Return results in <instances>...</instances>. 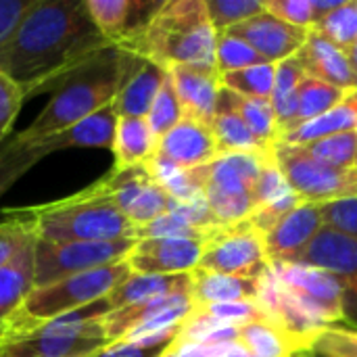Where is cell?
Wrapping results in <instances>:
<instances>
[{"instance_id":"cell-1","label":"cell","mask_w":357,"mask_h":357,"mask_svg":"<svg viewBox=\"0 0 357 357\" xmlns=\"http://www.w3.org/2000/svg\"><path fill=\"white\" fill-rule=\"evenodd\" d=\"M113 46L88 15L86 0H36L0 46V71L25 98L52 92L69 73Z\"/></svg>"},{"instance_id":"cell-2","label":"cell","mask_w":357,"mask_h":357,"mask_svg":"<svg viewBox=\"0 0 357 357\" xmlns=\"http://www.w3.org/2000/svg\"><path fill=\"white\" fill-rule=\"evenodd\" d=\"M134 61L136 54L117 46H109L86 61L52 90L48 105L23 132L15 136V140L27 142L59 134L111 105Z\"/></svg>"},{"instance_id":"cell-3","label":"cell","mask_w":357,"mask_h":357,"mask_svg":"<svg viewBox=\"0 0 357 357\" xmlns=\"http://www.w3.org/2000/svg\"><path fill=\"white\" fill-rule=\"evenodd\" d=\"M215 44L218 31L209 21L205 0H169L121 50L172 71L176 67H215Z\"/></svg>"},{"instance_id":"cell-4","label":"cell","mask_w":357,"mask_h":357,"mask_svg":"<svg viewBox=\"0 0 357 357\" xmlns=\"http://www.w3.org/2000/svg\"><path fill=\"white\" fill-rule=\"evenodd\" d=\"M13 209L27 218L36 238L46 243H100L136 238V228L132 222L96 184L52 203Z\"/></svg>"},{"instance_id":"cell-5","label":"cell","mask_w":357,"mask_h":357,"mask_svg":"<svg viewBox=\"0 0 357 357\" xmlns=\"http://www.w3.org/2000/svg\"><path fill=\"white\" fill-rule=\"evenodd\" d=\"M111 312L100 299L77 312L59 316L23 333H4L0 357H90L109 345L102 318Z\"/></svg>"},{"instance_id":"cell-6","label":"cell","mask_w":357,"mask_h":357,"mask_svg":"<svg viewBox=\"0 0 357 357\" xmlns=\"http://www.w3.org/2000/svg\"><path fill=\"white\" fill-rule=\"evenodd\" d=\"M132 274L126 261L96 268L46 287H33L21 307L6 320V333H23L59 316L88 307L105 299Z\"/></svg>"},{"instance_id":"cell-7","label":"cell","mask_w":357,"mask_h":357,"mask_svg":"<svg viewBox=\"0 0 357 357\" xmlns=\"http://www.w3.org/2000/svg\"><path fill=\"white\" fill-rule=\"evenodd\" d=\"M117 111L115 105H107L100 111L92 113L84 121L46 136L36 138L27 142H17L0 155V195H4L15 180H19L31 165H36L40 159L48 157L50 153L63 151V149H107L111 151L115 126H117Z\"/></svg>"},{"instance_id":"cell-8","label":"cell","mask_w":357,"mask_h":357,"mask_svg":"<svg viewBox=\"0 0 357 357\" xmlns=\"http://www.w3.org/2000/svg\"><path fill=\"white\" fill-rule=\"evenodd\" d=\"M272 153L222 155L209 163L203 197L218 226L238 224L253 213L255 184L266 157Z\"/></svg>"},{"instance_id":"cell-9","label":"cell","mask_w":357,"mask_h":357,"mask_svg":"<svg viewBox=\"0 0 357 357\" xmlns=\"http://www.w3.org/2000/svg\"><path fill=\"white\" fill-rule=\"evenodd\" d=\"M274 157L289 188L303 203L326 205L357 197L356 169L328 165L293 144H276Z\"/></svg>"},{"instance_id":"cell-10","label":"cell","mask_w":357,"mask_h":357,"mask_svg":"<svg viewBox=\"0 0 357 357\" xmlns=\"http://www.w3.org/2000/svg\"><path fill=\"white\" fill-rule=\"evenodd\" d=\"M136 238L100 243H33V287H46L96 268L126 261Z\"/></svg>"},{"instance_id":"cell-11","label":"cell","mask_w":357,"mask_h":357,"mask_svg":"<svg viewBox=\"0 0 357 357\" xmlns=\"http://www.w3.org/2000/svg\"><path fill=\"white\" fill-rule=\"evenodd\" d=\"M197 268L226 276L259 278L270 268L264 236L249 220L218 226L207 234Z\"/></svg>"},{"instance_id":"cell-12","label":"cell","mask_w":357,"mask_h":357,"mask_svg":"<svg viewBox=\"0 0 357 357\" xmlns=\"http://www.w3.org/2000/svg\"><path fill=\"white\" fill-rule=\"evenodd\" d=\"M270 270L316 324L326 328L345 318L347 289L337 276L295 261H274Z\"/></svg>"},{"instance_id":"cell-13","label":"cell","mask_w":357,"mask_h":357,"mask_svg":"<svg viewBox=\"0 0 357 357\" xmlns=\"http://www.w3.org/2000/svg\"><path fill=\"white\" fill-rule=\"evenodd\" d=\"M132 222L138 230L163 213L172 211L174 199L153 180L146 165L128 169H111L105 178L94 182Z\"/></svg>"},{"instance_id":"cell-14","label":"cell","mask_w":357,"mask_h":357,"mask_svg":"<svg viewBox=\"0 0 357 357\" xmlns=\"http://www.w3.org/2000/svg\"><path fill=\"white\" fill-rule=\"evenodd\" d=\"M203 243L195 238H142L136 241L126 264L132 274H190L199 266Z\"/></svg>"},{"instance_id":"cell-15","label":"cell","mask_w":357,"mask_h":357,"mask_svg":"<svg viewBox=\"0 0 357 357\" xmlns=\"http://www.w3.org/2000/svg\"><path fill=\"white\" fill-rule=\"evenodd\" d=\"M228 36L241 38L243 42H247L255 52H259L268 63H280L287 61L291 56H295L301 46L307 40L310 29L305 27H297L291 25L274 15H270L266 8L264 13L230 27L228 31H224Z\"/></svg>"},{"instance_id":"cell-16","label":"cell","mask_w":357,"mask_h":357,"mask_svg":"<svg viewBox=\"0 0 357 357\" xmlns=\"http://www.w3.org/2000/svg\"><path fill=\"white\" fill-rule=\"evenodd\" d=\"M163 2L146 0H86V8L98 31L117 48L132 44L161 8Z\"/></svg>"},{"instance_id":"cell-17","label":"cell","mask_w":357,"mask_h":357,"mask_svg":"<svg viewBox=\"0 0 357 357\" xmlns=\"http://www.w3.org/2000/svg\"><path fill=\"white\" fill-rule=\"evenodd\" d=\"M322 228L324 218L320 205L299 203L272 230L264 234L268 261H297Z\"/></svg>"},{"instance_id":"cell-18","label":"cell","mask_w":357,"mask_h":357,"mask_svg":"<svg viewBox=\"0 0 357 357\" xmlns=\"http://www.w3.org/2000/svg\"><path fill=\"white\" fill-rule=\"evenodd\" d=\"M157 155L180 169H197L213 163L220 157V151L211 126L182 117L178 126L159 138Z\"/></svg>"},{"instance_id":"cell-19","label":"cell","mask_w":357,"mask_h":357,"mask_svg":"<svg viewBox=\"0 0 357 357\" xmlns=\"http://www.w3.org/2000/svg\"><path fill=\"white\" fill-rule=\"evenodd\" d=\"M295 264L324 270L357 293V241L339 230L324 226Z\"/></svg>"},{"instance_id":"cell-20","label":"cell","mask_w":357,"mask_h":357,"mask_svg":"<svg viewBox=\"0 0 357 357\" xmlns=\"http://www.w3.org/2000/svg\"><path fill=\"white\" fill-rule=\"evenodd\" d=\"M169 75L184 117L211 126L222 90V75L218 67H176Z\"/></svg>"},{"instance_id":"cell-21","label":"cell","mask_w":357,"mask_h":357,"mask_svg":"<svg viewBox=\"0 0 357 357\" xmlns=\"http://www.w3.org/2000/svg\"><path fill=\"white\" fill-rule=\"evenodd\" d=\"M295 56L307 75L345 90H357V75L345 50L335 46L316 29H310L305 44Z\"/></svg>"},{"instance_id":"cell-22","label":"cell","mask_w":357,"mask_h":357,"mask_svg":"<svg viewBox=\"0 0 357 357\" xmlns=\"http://www.w3.org/2000/svg\"><path fill=\"white\" fill-rule=\"evenodd\" d=\"M167 71L153 61L136 56L128 77L123 79L113 105L119 117H146Z\"/></svg>"},{"instance_id":"cell-23","label":"cell","mask_w":357,"mask_h":357,"mask_svg":"<svg viewBox=\"0 0 357 357\" xmlns=\"http://www.w3.org/2000/svg\"><path fill=\"white\" fill-rule=\"evenodd\" d=\"M259 278L226 276L195 268L190 272V299L192 307H205L215 303L257 301Z\"/></svg>"},{"instance_id":"cell-24","label":"cell","mask_w":357,"mask_h":357,"mask_svg":"<svg viewBox=\"0 0 357 357\" xmlns=\"http://www.w3.org/2000/svg\"><path fill=\"white\" fill-rule=\"evenodd\" d=\"M157 136L153 134L146 117H119L111 142L115 169L144 165L157 153Z\"/></svg>"},{"instance_id":"cell-25","label":"cell","mask_w":357,"mask_h":357,"mask_svg":"<svg viewBox=\"0 0 357 357\" xmlns=\"http://www.w3.org/2000/svg\"><path fill=\"white\" fill-rule=\"evenodd\" d=\"M190 293V274L157 276V274H130L119 287H115L105 299L113 310L144 303L157 297Z\"/></svg>"},{"instance_id":"cell-26","label":"cell","mask_w":357,"mask_h":357,"mask_svg":"<svg viewBox=\"0 0 357 357\" xmlns=\"http://www.w3.org/2000/svg\"><path fill=\"white\" fill-rule=\"evenodd\" d=\"M305 77V71L297 56L276 63V79L270 96V105L278 126V140L297 128V111H299V88Z\"/></svg>"},{"instance_id":"cell-27","label":"cell","mask_w":357,"mask_h":357,"mask_svg":"<svg viewBox=\"0 0 357 357\" xmlns=\"http://www.w3.org/2000/svg\"><path fill=\"white\" fill-rule=\"evenodd\" d=\"M211 132H213V138L218 142L220 157L222 155H236V153L264 155V153L274 151V146H268L259 138L253 136V132L247 128V123L241 119V115L222 98V94L218 98L215 115L211 119Z\"/></svg>"},{"instance_id":"cell-28","label":"cell","mask_w":357,"mask_h":357,"mask_svg":"<svg viewBox=\"0 0 357 357\" xmlns=\"http://www.w3.org/2000/svg\"><path fill=\"white\" fill-rule=\"evenodd\" d=\"M345 132H357V90H354L343 102H339L328 113L297 126L289 134H284L276 144H307L326 136L345 134Z\"/></svg>"},{"instance_id":"cell-29","label":"cell","mask_w":357,"mask_h":357,"mask_svg":"<svg viewBox=\"0 0 357 357\" xmlns=\"http://www.w3.org/2000/svg\"><path fill=\"white\" fill-rule=\"evenodd\" d=\"M33 289V245L0 268V322H6Z\"/></svg>"},{"instance_id":"cell-30","label":"cell","mask_w":357,"mask_h":357,"mask_svg":"<svg viewBox=\"0 0 357 357\" xmlns=\"http://www.w3.org/2000/svg\"><path fill=\"white\" fill-rule=\"evenodd\" d=\"M251 356L255 357H312L299 343H295L274 322H251L241 326L236 339Z\"/></svg>"},{"instance_id":"cell-31","label":"cell","mask_w":357,"mask_h":357,"mask_svg":"<svg viewBox=\"0 0 357 357\" xmlns=\"http://www.w3.org/2000/svg\"><path fill=\"white\" fill-rule=\"evenodd\" d=\"M220 94L241 115V119L247 123V128L253 132L255 138H259L268 146H276V142H278V126H276V117H274L270 100L241 96L236 92L226 90L224 86H222Z\"/></svg>"},{"instance_id":"cell-32","label":"cell","mask_w":357,"mask_h":357,"mask_svg":"<svg viewBox=\"0 0 357 357\" xmlns=\"http://www.w3.org/2000/svg\"><path fill=\"white\" fill-rule=\"evenodd\" d=\"M354 90H345L333 84H326L322 79H316L305 73L301 88H299V111H297V126L307 123L331 109H335L339 102H343Z\"/></svg>"},{"instance_id":"cell-33","label":"cell","mask_w":357,"mask_h":357,"mask_svg":"<svg viewBox=\"0 0 357 357\" xmlns=\"http://www.w3.org/2000/svg\"><path fill=\"white\" fill-rule=\"evenodd\" d=\"M276 79V65L264 63L255 67H247L241 71H230L222 75V86L230 92H236L241 96L249 98H261L270 100Z\"/></svg>"},{"instance_id":"cell-34","label":"cell","mask_w":357,"mask_h":357,"mask_svg":"<svg viewBox=\"0 0 357 357\" xmlns=\"http://www.w3.org/2000/svg\"><path fill=\"white\" fill-rule=\"evenodd\" d=\"M312 29L322 33L341 50L351 48L357 42V0H345L339 8L322 17Z\"/></svg>"},{"instance_id":"cell-35","label":"cell","mask_w":357,"mask_h":357,"mask_svg":"<svg viewBox=\"0 0 357 357\" xmlns=\"http://www.w3.org/2000/svg\"><path fill=\"white\" fill-rule=\"evenodd\" d=\"M303 151H307L312 157L341 167V169H354L357 157V132H345V134H335L326 136L307 144H299Z\"/></svg>"},{"instance_id":"cell-36","label":"cell","mask_w":357,"mask_h":357,"mask_svg":"<svg viewBox=\"0 0 357 357\" xmlns=\"http://www.w3.org/2000/svg\"><path fill=\"white\" fill-rule=\"evenodd\" d=\"M184 113H182V105L178 100V94H176V88H174V82H172V75L167 71V77L165 82L161 84L149 113H146V121L153 130V134L157 136V140L161 136H165L174 126H178L182 121Z\"/></svg>"},{"instance_id":"cell-37","label":"cell","mask_w":357,"mask_h":357,"mask_svg":"<svg viewBox=\"0 0 357 357\" xmlns=\"http://www.w3.org/2000/svg\"><path fill=\"white\" fill-rule=\"evenodd\" d=\"M264 63H268V61L259 52H255L247 42H243L241 38H234L228 33L218 36L215 67H218L220 75L230 73V71H241L247 67H255V65H264Z\"/></svg>"},{"instance_id":"cell-38","label":"cell","mask_w":357,"mask_h":357,"mask_svg":"<svg viewBox=\"0 0 357 357\" xmlns=\"http://www.w3.org/2000/svg\"><path fill=\"white\" fill-rule=\"evenodd\" d=\"M4 215L6 220L0 222V268L36 243V234L27 218L19 215L15 209H4Z\"/></svg>"},{"instance_id":"cell-39","label":"cell","mask_w":357,"mask_h":357,"mask_svg":"<svg viewBox=\"0 0 357 357\" xmlns=\"http://www.w3.org/2000/svg\"><path fill=\"white\" fill-rule=\"evenodd\" d=\"M205 6L218 36L264 13V2L259 0H205Z\"/></svg>"},{"instance_id":"cell-40","label":"cell","mask_w":357,"mask_h":357,"mask_svg":"<svg viewBox=\"0 0 357 357\" xmlns=\"http://www.w3.org/2000/svg\"><path fill=\"white\" fill-rule=\"evenodd\" d=\"M211 230H199L190 226L180 213L167 211L161 218L153 220L151 224L142 226L136 230V241L142 238H195V241H205Z\"/></svg>"},{"instance_id":"cell-41","label":"cell","mask_w":357,"mask_h":357,"mask_svg":"<svg viewBox=\"0 0 357 357\" xmlns=\"http://www.w3.org/2000/svg\"><path fill=\"white\" fill-rule=\"evenodd\" d=\"M178 333H165L157 337H149L142 341H117L109 343L90 357H163L169 345L176 341Z\"/></svg>"},{"instance_id":"cell-42","label":"cell","mask_w":357,"mask_h":357,"mask_svg":"<svg viewBox=\"0 0 357 357\" xmlns=\"http://www.w3.org/2000/svg\"><path fill=\"white\" fill-rule=\"evenodd\" d=\"M312 354L318 357H357V331L326 326L314 341Z\"/></svg>"},{"instance_id":"cell-43","label":"cell","mask_w":357,"mask_h":357,"mask_svg":"<svg viewBox=\"0 0 357 357\" xmlns=\"http://www.w3.org/2000/svg\"><path fill=\"white\" fill-rule=\"evenodd\" d=\"M299 203H303L293 190H289L287 195H282V197H278V199H274V201H270V203H266V205H261V207H257V209H253V213L247 218L251 224H253V228L264 236L268 230H272L287 213H291Z\"/></svg>"},{"instance_id":"cell-44","label":"cell","mask_w":357,"mask_h":357,"mask_svg":"<svg viewBox=\"0 0 357 357\" xmlns=\"http://www.w3.org/2000/svg\"><path fill=\"white\" fill-rule=\"evenodd\" d=\"M291 188L276 163V157L274 153L270 157H266L264 165H261V172H259V178H257V184H255V209L287 195Z\"/></svg>"},{"instance_id":"cell-45","label":"cell","mask_w":357,"mask_h":357,"mask_svg":"<svg viewBox=\"0 0 357 357\" xmlns=\"http://www.w3.org/2000/svg\"><path fill=\"white\" fill-rule=\"evenodd\" d=\"M264 8L297 27L312 29L316 25V13L312 0H264Z\"/></svg>"},{"instance_id":"cell-46","label":"cell","mask_w":357,"mask_h":357,"mask_svg":"<svg viewBox=\"0 0 357 357\" xmlns=\"http://www.w3.org/2000/svg\"><path fill=\"white\" fill-rule=\"evenodd\" d=\"M320 211L324 218V226L357 241V197L320 205Z\"/></svg>"},{"instance_id":"cell-47","label":"cell","mask_w":357,"mask_h":357,"mask_svg":"<svg viewBox=\"0 0 357 357\" xmlns=\"http://www.w3.org/2000/svg\"><path fill=\"white\" fill-rule=\"evenodd\" d=\"M23 100H25V94L21 86H17L6 73L0 71V142L10 132Z\"/></svg>"},{"instance_id":"cell-48","label":"cell","mask_w":357,"mask_h":357,"mask_svg":"<svg viewBox=\"0 0 357 357\" xmlns=\"http://www.w3.org/2000/svg\"><path fill=\"white\" fill-rule=\"evenodd\" d=\"M36 0H0V46L15 33Z\"/></svg>"},{"instance_id":"cell-49","label":"cell","mask_w":357,"mask_h":357,"mask_svg":"<svg viewBox=\"0 0 357 357\" xmlns=\"http://www.w3.org/2000/svg\"><path fill=\"white\" fill-rule=\"evenodd\" d=\"M345 54H347V59H349V63H351V67H354V71H356L357 75V42L351 48L345 50Z\"/></svg>"},{"instance_id":"cell-50","label":"cell","mask_w":357,"mask_h":357,"mask_svg":"<svg viewBox=\"0 0 357 357\" xmlns=\"http://www.w3.org/2000/svg\"><path fill=\"white\" fill-rule=\"evenodd\" d=\"M4 333H6V322H0V341L4 337Z\"/></svg>"},{"instance_id":"cell-51","label":"cell","mask_w":357,"mask_h":357,"mask_svg":"<svg viewBox=\"0 0 357 357\" xmlns=\"http://www.w3.org/2000/svg\"><path fill=\"white\" fill-rule=\"evenodd\" d=\"M354 169H356V174H357V157H356V167H354Z\"/></svg>"},{"instance_id":"cell-52","label":"cell","mask_w":357,"mask_h":357,"mask_svg":"<svg viewBox=\"0 0 357 357\" xmlns=\"http://www.w3.org/2000/svg\"><path fill=\"white\" fill-rule=\"evenodd\" d=\"M312 357H318V356H312Z\"/></svg>"},{"instance_id":"cell-53","label":"cell","mask_w":357,"mask_h":357,"mask_svg":"<svg viewBox=\"0 0 357 357\" xmlns=\"http://www.w3.org/2000/svg\"><path fill=\"white\" fill-rule=\"evenodd\" d=\"M251 357H255V356H251Z\"/></svg>"}]
</instances>
